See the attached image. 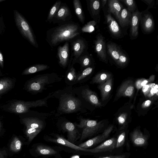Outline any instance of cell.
Wrapping results in <instances>:
<instances>
[{"mask_svg":"<svg viewBox=\"0 0 158 158\" xmlns=\"http://www.w3.org/2000/svg\"><path fill=\"white\" fill-rule=\"evenodd\" d=\"M134 87L133 83L127 81L124 83L119 89L117 94L118 97H131L133 94Z\"/></svg>","mask_w":158,"mask_h":158,"instance_id":"cell-23","label":"cell"},{"mask_svg":"<svg viewBox=\"0 0 158 158\" xmlns=\"http://www.w3.org/2000/svg\"><path fill=\"white\" fill-rule=\"evenodd\" d=\"M127 6L128 10L131 13L135 11L136 8V3L134 0H121Z\"/></svg>","mask_w":158,"mask_h":158,"instance_id":"cell-41","label":"cell"},{"mask_svg":"<svg viewBox=\"0 0 158 158\" xmlns=\"http://www.w3.org/2000/svg\"><path fill=\"white\" fill-rule=\"evenodd\" d=\"M131 13L127 8H123L118 17V20L122 27L130 25Z\"/></svg>","mask_w":158,"mask_h":158,"instance_id":"cell-24","label":"cell"},{"mask_svg":"<svg viewBox=\"0 0 158 158\" xmlns=\"http://www.w3.org/2000/svg\"><path fill=\"white\" fill-rule=\"evenodd\" d=\"M81 90V97L86 101L95 106H100L101 104L94 93L90 90L88 88L83 87H79Z\"/></svg>","mask_w":158,"mask_h":158,"instance_id":"cell-20","label":"cell"},{"mask_svg":"<svg viewBox=\"0 0 158 158\" xmlns=\"http://www.w3.org/2000/svg\"><path fill=\"white\" fill-rule=\"evenodd\" d=\"M36 151L39 155L43 156L53 155L57 153L52 148L42 145H38L36 148Z\"/></svg>","mask_w":158,"mask_h":158,"instance_id":"cell-31","label":"cell"},{"mask_svg":"<svg viewBox=\"0 0 158 158\" xmlns=\"http://www.w3.org/2000/svg\"><path fill=\"white\" fill-rule=\"evenodd\" d=\"M158 85L157 84L155 85V86L151 89L147 96L150 98L154 95L155 94H156V95L158 96Z\"/></svg>","mask_w":158,"mask_h":158,"instance_id":"cell-46","label":"cell"},{"mask_svg":"<svg viewBox=\"0 0 158 158\" xmlns=\"http://www.w3.org/2000/svg\"><path fill=\"white\" fill-rule=\"evenodd\" d=\"M108 11L113 14L118 20L119 14L122 9V5L117 0H108Z\"/></svg>","mask_w":158,"mask_h":158,"instance_id":"cell-25","label":"cell"},{"mask_svg":"<svg viewBox=\"0 0 158 158\" xmlns=\"http://www.w3.org/2000/svg\"><path fill=\"white\" fill-rule=\"evenodd\" d=\"M41 131L35 128L26 127L25 133L28 138V141H31Z\"/></svg>","mask_w":158,"mask_h":158,"instance_id":"cell-39","label":"cell"},{"mask_svg":"<svg viewBox=\"0 0 158 158\" xmlns=\"http://www.w3.org/2000/svg\"><path fill=\"white\" fill-rule=\"evenodd\" d=\"M68 68L66 75V80L68 83H75L77 76V73L73 67V64L72 63V59H70L68 63Z\"/></svg>","mask_w":158,"mask_h":158,"instance_id":"cell-28","label":"cell"},{"mask_svg":"<svg viewBox=\"0 0 158 158\" xmlns=\"http://www.w3.org/2000/svg\"><path fill=\"white\" fill-rule=\"evenodd\" d=\"M47 65L36 64L30 66L24 70L22 73L23 75H29L44 70L49 68Z\"/></svg>","mask_w":158,"mask_h":158,"instance_id":"cell-27","label":"cell"},{"mask_svg":"<svg viewBox=\"0 0 158 158\" xmlns=\"http://www.w3.org/2000/svg\"><path fill=\"white\" fill-rule=\"evenodd\" d=\"M128 131L126 129L120 131L116 137L115 148L118 149L126 146L128 139Z\"/></svg>","mask_w":158,"mask_h":158,"instance_id":"cell-26","label":"cell"},{"mask_svg":"<svg viewBox=\"0 0 158 158\" xmlns=\"http://www.w3.org/2000/svg\"><path fill=\"white\" fill-rule=\"evenodd\" d=\"M106 22L112 34L114 36L119 38L121 36L122 32L118 23L112 17L110 13L106 15Z\"/></svg>","mask_w":158,"mask_h":158,"instance_id":"cell-21","label":"cell"},{"mask_svg":"<svg viewBox=\"0 0 158 158\" xmlns=\"http://www.w3.org/2000/svg\"><path fill=\"white\" fill-rule=\"evenodd\" d=\"M33 111L30 110L25 113L19 114L20 121L26 127L41 130L44 127V120L42 118L33 115Z\"/></svg>","mask_w":158,"mask_h":158,"instance_id":"cell-7","label":"cell"},{"mask_svg":"<svg viewBox=\"0 0 158 158\" xmlns=\"http://www.w3.org/2000/svg\"><path fill=\"white\" fill-rule=\"evenodd\" d=\"M53 92L42 99L35 101H25L23 100L13 99L6 102L1 106L4 111L12 113L21 114L29 111L30 108L42 106H47L48 100L53 97Z\"/></svg>","mask_w":158,"mask_h":158,"instance_id":"cell-3","label":"cell"},{"mask_svg":"<svg viewBox=\"0 0 158 158\" xmlns=\"http://www.w3.org/2000/svg\"><path fill=\"white\" fill-rule=\"evenodd\" d=\"M140 21L141 27L144 32L150 33L153 31L154 23L153 17L151 14L147 13L143 15L142 14Z\"/></svg>","mask_w":158,"mask_h":158,"instance_id":"cell-18","label":"cell"},{"mask_svg":"<svg viewBox=\"0 0 158 158\" xmlns=\"http://www.w3.org/2000/svg\"><path fill=\"white\" fill-rule=\"evenodd\" d=\"M72 15L69 7L66 3H62L52 22L54 24H60L70 21Z\"/></svg>","mask_w":158,"mask_h":158,"instance_id":"cell-12","label":"cell"},{"mask_svg":"<svg viewBox=\"0 0 158 158\" xmlns=\"http://www.w3.org/2000/svg\"><path fill=\"white\" fill-rule=\"evenodd\" d=\"M145 3L148 6L145 11H148L149 9L153 8L156 4L155 0H141Z\"/></svg>","mask_w":158,"mask_h":158,"instance_id":"cell-45","label":"cell"},{"mask_svg":"<svg viewBox=\"0 0 158 158\" xmlns=\"http://www.w3.org/2000/svg\"><path fill=\"white\" fill-rule=\"evenodd\" d=\"M87 8L91 17L97 23L100 20V1L90 0L87 1Z\"/></svg>","mask_w":158,"mask_h":158,"instance_id":"cell-17","label":"cell"},{"mask_svg":"<svg viewBox=\"0 0 158 158\" xmlns=\"http://www.w3.org/2000/svg\"><path fill=\"white\" fill-rule=\"evenodd\" d=\"M116 137L108 139L93 149H90V152L99 153L111 152L115 149Z\"/></svg>","mask_w":158,"mask_h":158,"instance_id":"cell-13","label":"cell"},{"mask_svg":"<svg viewBox=\"0 0 158 158\" xmlns=\"http://www.w3.org/2000/svg\"><path fill=\"white\" fill-rule=\"evenodd\" d=\"M108 1L107 0H102V7L103 8L106 5L107 2Z\"/></svg>","mask_w":158,"mask_h":158,"instance_id":"cell-49","label":"cell"},{"mask_svg":"<svg viewBox=\"0 0 158 158\" xmlns=\"http://www.w3.org/2000/svg\"><path fill=\"white\" fill-rule=\"evenodd\" d=\"M0 66L2 68L4 67V60L2 54L0 50Z\"/></svg>","mask_w":158,"mask_h":158,"instance_id":"cell-48","label":"cell"},{"mask_svg":"<svg viewBox=\"0 0 158 158\" xmlns=\"http://www.w3.org/2000/svg\"><path fill=\"white\" fill-rule=\"evenodd\" d=\"M153 77L149 79H142L137 81L136 83V86L138 89L142 88L143 86L147 84L148 82L153 80Z\"/></svg>","mask_w":158,"mask_h":158,"instance_id":"cell-42","label":"cell"},{"mask_svg":"<svg viewBox=\"0 0 158 158\" xmlns=\"http://www.w3.org/2000/svg\"><path fill=\"white\" fill-rule=\"evenodd\" d=\"M86 52L80 56L76 61V63L80 64L81 68H83L89 67L91 64V58L89 54L86 53Z\"/></svg>","mask_w":158,"mask_h":158,"instance_id":"cell-33","label":"cell"},{"mask_svg":"<svg viewBox=\"0 0 158 158\" xmlns=\"http://www.w3.org/2000/svg\"><path fill=\"white\" fill-rule=\"evenodd\" d=\"M61 127L62 129L67 132L68 141L74 144L80 138V134L75 124L69 121L63 123Z\"/></svg>","mask_w":158,"mask_h":158,"instance_id":"cell-11","label":"cell"},{"mask_svg":"<svg viewBox=\"0 0 158 158\" xmlns=\"http://www.w3.org/2000/svg\"><path fill=\"white\" fill-rule=\"evenodd\" d=\"M16 81L14 78L5 77L0 78V100L3 95L14 87Z\"/></svg>","mask_w":158,"mask_h":158,"instance_id":"cell-19","label":"cell"},{"mask_svg":"<svg viewBox=\"0 0 158 158\" xmlns=\"http://www.w3.org/2000/svg\"><path fill=\"white\" fill-rule=\"evenodd\" d=\"M155 83L147 84L142 88V90L145 95L147 96L151 89L155 85Z\"/></svg>","mask_w":158,"mask_h":158,"instance_id":"cell-44","label":"cell"},{"mask_svg":"<svg viewBox=\"0 0 158 158\" xmlns=\"http://www.w3.org/2000/svg\"><path fill=\"white\" fill-rule=\"evenodd\" d=\"M129 156V153H127L118 155L101 156L97 158H127Z\"/></svg>","mask_w":158,"mask_h":158,"instance_id":"cell-43","label":"cell"},{"mask_svg":"<svg viewBox=\"0 0 158 158\" xmlns=\"http://www.w3.org/2000/svg\"><path fill=\"white\" fill-rule=\"evenodd\" d=\"M62 2L60 0L57 1L51 8L48 14L47 22L51 23L58 11Z\"/></svg>","mask_w":158,"mask_h":158,"instance_id":"cell-34","label":"cell"},{"mask_svg":"<svg viewBox=\"0 0 158 158\" xmlns=\"http://www.w3.org/2000/svg\"><path fill=\"white\" fill-rule=\"evenodd\" d=\"M73 3L76 15L79 21L82 24H84L85 21V16L81 1L79 0H74Z\"/></svg>","mask_w":158,"mask_h":158,"instance_id":"cell-30","label":"cell"},{"mask_svg":"<svg viewBox=\"0 0 158 158\" xmlns=\"http://www.w3.org/2000/svg\"><path fill=\"white\" fill-rule=\"evenodd\" d=\"M69 44L68 41L62 46H59L57 49V56L60 65L64 68L68 64L69 55Z\"/></svg>","mask_w":158,"mask_h":158,"instance_id":"cell-16","label":"cell"},{"mask_svg":"<svg viewBox=\"0 0 158 158\" xmlns=\"http://www.w3.org/2000/svg\"><path fill=\"white\" fill-rule=\"evenodd\" d=\"M62 78L55 73L37 75L25 82L23 89L31 93L36 94L46 89L50 85L60 81Z\"/></svg>","mask_w":158,"mask_h":158,"instance_id":"cell-4","label":"cell"},{"mask_svg":"<svg viewBox=\"0 0 158 158\" xmlns=\"http://www.w3.org/2000/svg\"><path fill=\"white\" fill-rule=\"evenodd\" d=\"M111 75L108 73H101L98 74L93 77V83H100L110 79Z\"/></svg>","mask_w":158,"mask_h":158,"instance_id":"cell-36","label":"cell"},{"mask_svg":"<svg viewBox=\"0 0 158 158\" xmlns=\"http://www.w3.org/2000/svg\"><path fill=\"white\" fill-rule=\"evenodd\" d=\"M113 129V126H110L104 129L102 134L97 135L79 144L78 146L82 148L88 149L100 144L108 139Z\"/></svg>","mask_w":158,"mask_h":158,"instance_id":"cell-10","label":"cell"},{"mask_svg":"<svg viewBox=\"0 0 158 158\" xmlns=\"http://www.w3.org/2000/svg\"><path fill=\"white\" fill-rule=\"evenodd\" d=\"M108 52L114 61L117 63L118 59L121 50L120 48L114 43L107 45Z\"/></svg>","mask_w":158,"mask_h":158,"instance_id":"cell-29","label":"cell"},{"mask_svg":"<svg viewBox=\"0 0 158 158\" xmlns=\"http://www.w3.org/2000/svg\"><path fill=\"white\" fill-rule=\"evenodd\" d=\"M128 58L126 55L122 51L120 52L118 59L116 64L121 66H123L127 63Z\"/></svg>","mask_w":158,"mask_h":158,"instance_id":"cell-40","label":"cell"},{"mask_svg":"<svg viewBox=\"0 0 158 158\" xmlns=\"http://www.w3.org/2000/svg\"><path fill=\"white\" fill-rule=\"evenodd\" d=\"M112 79L110 78L99 87L103 100L106 99L111 89Z\"/></svg>","mask_w":158,"mask_h":158,"instance_id":"cell-32","label":"cell"},{"mask_svg":"<svg viewBox=\"0 0 158 158\" xmlns=\"http://www.w3.org/2000/svg\"><path fill=\"white\" fill-rule=\"evenodd\" d=\"M95 50L97 55L102 61L106 63L108 62L106 45L104 37L98 34L94 42Z\"/></svg>","mask_w":158,"mask_h":158,"instance_id":"cell-14","label":"cell"},{"mask_svg":"<svg viewBox=\"0 0 158 158\" xmlns=\"http://www.w3.org/2000/svg\"><path fill=\"white\" fill-rule=\"evenodd\" d=\"M72 40L71 42V56L70 59L73 64L82 54L86 52L87 44L85 39L79 36Z\"/></svg>","mask_w":158,"mask_h":158,"instance_id":"cell-8","label":"cell"},{"mask_svg":"<svg viewBox=\"0 0 158 158\" xmlns=\"http://www.w3.org/2000/svg\"><path fill=\"white\" fill-rule=\"evenodd\" d=\"M5 0H0V2H2L3 1H4Z\"/></svg>","mask_w":158,"mask_h":158,"instance_id":"cell-53","label":"cell"},{"mask_svg":"<svg viewBox=\"0 0 158 158\" xmlns=\"http://www.w3.org/2000/svg\"><path fill=\"white\" fill-rule=\"evenodd\" d=\"M0 158H4L1 153H0Z\"/></svg>","mask_w":158,"mask_h":158,"instance_id":"cell-50","label":"cell"},{"mask_svg":"<svg viewBox=\"0 0 158 158\" xmlns=\"http://www.w3.org/2000/svg\"><path fill=\"white\" fill-rule=\"evenodd\" d=\"M2 126V124H1V122L0 121V131H1V129Z\"/></svg>","mask_w":158,"mask_h":158,"instance_id":"cell-52","label":"cell"},{"mask_svg":"<svg viewBox=\"0 0 158 158\" xmlns=\"http://www.w3.org/2000/svg\"><path fill=\"white\" fill-rule=\"evenodd\" d=\"M56 137V138L49 139V141L58 143L74 150L89 152V149L81 148L78 146L70 142L64 138L59 135H57Z\"/></svg>","mask_w":158,"mask_h":158,"instance_id":"cell-22","label":"cell"},{"mask_svg":"<svg viewBox=\"0 0 158 158\" xmlns=\"http://www.w3.org/2000/svg\"><path fill=\"white\" fill-rule=\"evenodd\" d=\"M79 124L75 123L76 127L82 129L80 141L86 139L102 132L104 124L96 120L81 118Z\"/></svg>","mask_w":158,"mask_h":158,"instance_id":"cell-5","label":"cell"},{"mask_svg":"<svg viewBox=\"0 0 158 158\" xmlns=\"http://www.w3.org/2000/svg\"><path fill=\"white\" fill-rule=\"evenodd\" d=\"M16 25L22 35L34 47H38L34 32L25 18L16 10H14Z\"/></svg>","mask_w":158,"mask_h":158,"instance_id":"cell-6","label":"cell"},{"mask_svg":"<svg viewBox=\"0 0 158 158\" xmlns=\"http://www.w3.org/2000/svg\"><path fill=\"white\" fill-rule=\"evenodd\" d=\"M142 14V12L138 10L131 13L130 35L132 39H136L138 35L139 24Z\"/></svg>","mask_w":158,"mask_h":158,"instance_id":"cell-15","label":"cell"},{"mask_svg":"<svg viewBox=\"0 0 158 158\" xmlns=\"http://www.w3.org/2000/svg\"><path fill=\"white\" fill-rule=\"evenodd\" d=\"M3 76V74L0 69V77Z\"/></svg>","mask_w":158,"mask_h":158,"instance_id":"cell-51","label":"cell"},{"mask_svg":"<svg viewBox=\"0 0 158 158\" xmlns=\"http://www.w3.org/2000/svg\"><path fill=\"white\" fill-rule=\"evenodd\" d=\"M97 23L94 20L90 21L87 23L81 28L82 32L91 33L95 30Z\"/></svg>","mask_w":158,"mask_h":158,"instance_id":"cell-35","label":"cell"},{"mask_svg":"<svg viewBox=\"0 0 158 158\" xmlns=\"http://www.w3.org/2000/svg\"><path fill=\"white\" fill-rule=\"evenodd\" d=\"M93 68L88 67L85 68L80 73L77 74L75 83H77L84 79L87 76L90 75L92 72Z\"/></svg>","mask_w":158,"mask_h":158,"instance_id":"cell-37","label":"cell"},{"mask_svg":"<svg viewBox=\"0 0 158 158\" xmlns=\"http://www.w3.org/2000/svg\"><path fill=\"white\" fill-rule=\"evenodd\" d=\"M151 100H148L143 102L142 106L143 108H145L149 107L151 103Z\"/></svg>","mask_w":158,"mask_h":158,"instance_id":"cell-47","label":"cell"},{"mask_svg":"<svg viewBox=\"0 0 158 158\" xmlns=\"http://www.w3.org/2000/svg\"><path fill=\"white\" fill-rule=\"evenodd\" d=\"M22 143L19 138L16 137L12 140L10 145V149L15 152L19 151L21 148Z\"/></svg>","mask_w":158,"mask_h":158,"instance_id":"cell-38","label":"cell"},{"mask_svg":"<svg viewBox=\"0 0 158 158\" xmlns=\"http://www.w3.org/2000/svg\"><path fill=\"white\" fill-rule=\"evenodd\" d=\"M79 24L73 21L59 24L46 31V40L52 48L79 36L81 32Z\"/></svg>","mask_w":158,"mask_h":158,"instance_id":"cell-1","label":"cell"},{"mask_svg":"<svg viewBox=\"0 0 158 158\" xmlns=\"http://www.w3.org/2000/svg\"><path fill=\"white\" fill-rule=\"evenodd\" d=\"M64 89L53 92L55 96L58 98L59 105L57 110L56 116L63 114L76 113L81 111L82 103L81 99L77 97L73 92Z\"/></svg>","mask_w":158,"mask_h":158,"instance_id":"cell-2","label":"cell"},{"mask_svg":"<svg viewBox=\"0 0 158 158\" xmlns=\"http://www.w3.org/2000/svg\"><path fill=\"white\" fill-rule=\"evenodd\" d=\"M129 139L133 145L135 147L146 148L148 144L150 134L147 131L143 132L140 129H135L130 133Z\"/></svg>","mask_w":158,"mask_h":158,"instance_id":"cell-9","label":"cell"}]
</instances>
